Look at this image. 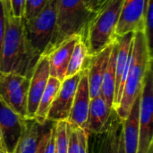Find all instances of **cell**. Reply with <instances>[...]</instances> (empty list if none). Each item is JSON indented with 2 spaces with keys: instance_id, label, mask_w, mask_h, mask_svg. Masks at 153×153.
<instances>
[{
  "instance_id": "7c38bea8",
  "label": "cell",
  "mask_w": 153,
  "mask_h": 153,
  "mask_svg": "<svg viewBox=\"0 0 153 153\" xmlns=\"http://www.w3.org/2000/svg\"><path fill=\"white\" fill-rule=\"evenodd\" d=\"M90 103L91 95L89 90L88 72L87 68H85L82 72V75L77 86V90L74 95L73 106L67 122L70 125L83 129L85 131L88 123Z\"/></svg>"
},
{
  "instance_id": "5b68a950",
  "label": "cell",
  "mask_w": 153,
  "mask_h": 153,
  "mask_svg": "<svg viewBox=\"0 0 153 153\" xmlns=\"http://www.w3.org/2000/svg\"><path fill=\"white\" fill-rule=\"evenodd\" d=\"M25 37L32 54L40 58L49 48L56 26V0H48L31 20L23 22Z\"/></svg>"
},
{
  "instance_id": "603a6c76",
  "label": "cell",
  "mask_w": 153,
  "mask_h": 153,
  "mask_svg": "<svg viewBox=\"0 0 153 153\" xmlns=\"http://www.w3.org/2000/svg\"><path fill=\"white\" fill-rule=\"evenodd\" d=\"M48 0H25L23 22H28L34 18L45 6Z\"/></svg>"
},
{
  "instance_id": "8fae6325",
  "label": "cell",
  "mask_w": 153,
  "mask_h": 153,
  "mask_svg": "<svg viewBox=\"0 0 153 153\" xmlns=\"http://www.w3.org/2000/svg\"><path fill=\"white\" fill-rule=\"evenodd\" d=\"M23 126L24 117L18 115L0 100V132L6 153H13Z\"/></svg>"
},
{
  "instance_id": "9a60e30c",
  "label": "cell",
  "mask_w": 153,
  "mask_h": 153,
  "mask_svg": "<svg viewBox=\"0 0 153 153\" xmlns=\"http://www.w3.org/2000/svg\"><path fill=\"white\" fill-rule=\"evenodd\" d=\"M49 74V65L47 56H41L39 59L33 74L30 79L28 91L27 113L28 117H33L38 108L42 93L47 86Z\"/></svg>"
},
{
  "instance_id": "ffe728a7",
  "label": "cell",
  "mask_w": 153,
  "mask_h": 153,
  "mask_svg": "<svg viewBox=\"0 0 153 153\" xmlns=\"http://www.w3.org/2000/svg\"><path fill=\"white\" fill-rule=\"evenodd\" d=\"M117 54V39L113 44V48L109 56L107 68L105 70L101 88L100 96L106 101V103L113 108L115 94H116V59Z\"/></svg>"
},
{
  "instance_id": "4316f807",
  "label": "cell",
  "mask_w": 153,
  "mask_h": 153,
  "mask_svg": "<svg viewBox=\"0 0 153 153\" xmlns=\"http://www.w3.org/2000/svg\"><path fill=\"white\" fill-rule=\"evenodd\" d=\"M106 0H83L85 6L91 13H95Z\"/></svg>"
},
{
  "instance_id": "e0dca14e",
  "label": "cell",
  "mask_w": 153,
  "mask_h": 153,
  "mask_svg": "<svg viewBox=\"0 0 153 153\" xmlns=\"http://www.w3.org/2000/svg\"><path fill=\"white\" fill-rule=\"evenodd\" d=\"M113 44L114 43L104 48L98 55L94 56H91L89 65L87 66L91 99L96 98L100 95L101 82H102L105 70L108 65V62L113 48Z\"/></svg>"
},
{
  "instance_id": "8992f818",
  "label": "cell",
  "mask_w": 153,
  "mask_h": 153,
  "mask_svg": "<svg viewBox=\"0 0 153 153\" xmlns=\"http://www.w3.org/2000/svg\"><path fill=\"white\" fill-rule=\"evenodd\" d=\"M54 121H39L35 117H24V126L13 153H44L56 127Z\"/></svg>"
},
{
  "instance_id": "3957f363",
  "label": "cell",
  "mask_w": 153,
  "mask_h": 153,
  "mask_svg": "<svg viewBox=\"0 0 153 153\" xmlns=\"http://www.w3.org/2000/svg\"><path fill=\"white\" fill-rule=\"evenodd\" d=\"M124 0H106L90 20L82 39L94 56L117 39L116 29Z\"/></svg>"
},
{
  "instance_id": "5bb4252c",
  "label": "cell",
  "mask_w": 153,
  "mask_h": 153,
  "mask_svg": "<svg viewBox=\"0 0 153 153\" xmlns=\"http://www.w3.org/2000/svg\"><path fill=\"white\" fill-rule=\"evenodd\" d=\"M134 37V32H128L123 36L117 37V54L116 59V94L113 105L114 110L117 108L121 99L123 85L131 59Z\"/></svg>"
},
{
  "instance_id": "9c48e42d",
  "label": "cell",
  "mask_w": 153,
  "mask_h": 153,
  "mask_svg": "<svg viewBox=\"0 0 153 153\" xmlns=\"http://www.w3.org/2000/svg\"><path fill=\"white\" fill-rule=\"evenodd\" d=\"M148 0H124L116 36H123L128 32H145V16Z\"/></svg>"
},
{
  "instance_id": "d6986e66",
  "label": "cell",
  "mask_w": 153,
  "mask_h": 153,
  "mask_svg": "<svg viewBox=\"0 0 153 153\" xmlns=\"http://www.w3.org/2000/svg\"><path fill=\"white\" fill-rule=\"evenodd\" d=\"M141 93L136 97L131 110L123 121V137L126 153H137L139 144V112Z\"/></svg>"
},
{
  "instance_id": "83f0119b",
  "label": "cell",
  "mask_w": 153,
  "mask_h": 153,
  "mask_svg": "<svg viewBox=\"0 0 153 153\" xmlns=\"http://www.w3.org/2000/svg\"><path fill=\"white\" fill-rule=\"evenodd\" d=\"M44 153H56V127L48 140V143L45 148Z\"/></svg>"
},
{
  "instance_id": "ac0fdd59",
  "label": "cell",
  "mask_w": 153,
  "mask_h": 153,
  "mask_svg": "<svg viewBox=\"0 0 153 153\" xmlns=\"http://www.w3.org/2000/svg\"><path fill=\"white\" fill-rule=\"evenodd\" d=\"M113 110L114 109L106 103L100 95L91 99L87 128L85 130L87 134L93 135L102 133Z\"/></svg>"
},
{
  "instance_id": "44dd1931",
  "label": "cell",
  "mask_w": 153,
  "mask_h": 153,
  "mask_svg": "<svg viewBox=\"0 0 153 153\" xmlns=\"http://www.w3.org/2000/svg\"><path fill=\"white\" fill-rule=\"evenodd\" d=\"M61 82H62L61 81H59L58 79L55 77L50 76L48 78L47 86L42 93L38 108L33 117H35L36 119L39 121H45L47 119L49 108L56 96V93L60 88Z\"/></svg>"
},
{
  "instance_id": "7a4b0ae2",
  "label": "cell",
  "mask_w": 153,
  "mask_h": 153,
  "mask_svg": "<svg viewBox=\"0 0 153 153\" xmlns=\"http://www.w3.org/2000/svg\"><path fill=\"white\" fill-rule=\"evenodd\" d=\"M152 69V54L151 43L145 32H134L131 59L123 85L121 99L115 109L121 121H124L128 116L136 97L142 92L144 79Z\"/></svg>"
},
{
  "instance_id": "2e32d148",
  "label": "cell",
  "mask_w": 153,
  "mask_h": 153,
  "mask_svg": "<svg viewBox=\"0 0 153 153\" xmlns=\"http://www.w3.org/2000/svg\"><path fill=\"white\" fill-rule=\"evenodd\" d=\"M123 128V121L113 110L110 118L102 133L95 134L98 136L95 153H117L120 134Z\"/></svg>"
},
{
  "instance_id": "52a82bcc",
  "label": "cell",
  "mask_w": 153,
  "mask_h": 153,
  "mask_svg": "<svg viewBox=\"0 0 153 153\" xmlns=\"http://www.w3.org/2000/svg\"><path fill=\"white\" fill-rule=\"evenodd\" d=\"M30 79L13 73L0 72V100L22 117H27Z\"/></svg>"
},
{
  "instance_id": "6da1fadb",
  "label": "cell",
  "mask_w": 153,
  "mask_h": 153,
  "mask_svg": "<svg viewBox=\"0 0 153 153\" xmlns=\"http://www.w3.org/2000/svg\"><path fill=\"white\" fill-rule=\"evenodd\" d=\"M5 12V30L1 50L0 72L13 73L30 79L39 58L30 51L22 18L14 17L8 0H3Z\"/></svg>"
},
{
  "instance_id": "7402d4cb",
  "label": "cell",
  "mask_w": 153,
  "mask_h": 153,
  "mask_svg": "<svg viewBox=\"0 0 153 153\" xmlns=\"http://www.w3.org/2000/svg\"><path fill=\"white\" fill-rule=\"evenodd\" d=\"M90 59H91V56H89L86 44L84 43L82 38H81L79 41L76 43L73 50V53H72V56L68 64V67L65 73V78L71 77L82 72L83 69L87 68Z\"/></svg>"
},
{
  "instance_id": "ba28073f",
  "label": "cell",
  "mask_w": 153,
  "mask_h": 153,
  "mask_svg": "<svg viewBox=\"0 0 153 153\" xmlns=\"http://www.w3.org/2000/svg\"><path fill=\"white\" fill-rule=\"evenodd\" d=\"M153 74L152 69L146 75L140 99L139 144L137 153H153Z\"/></svg>"
},
{
  "instance_id": "d4e9b609",
  "label": "cell",
  "mask_w": 153,
  "mask_h": 153,
  "mask_svg": "<svg viewBox=\"0 0 153 153\" xmlns=\"http://www.w3.org/2000/svg\"><path fill=\"white\" fill-rule=\"evenodd\" d=\"M10 11L14 17L22 18L24 13L25 0H8Z\"/></svg>"
},
{
  "instance_id": "f546056e",
  "label": "cell",
  "mask_w": 153,
  "mask_h": 153,
  "mask_svg": "<svg viewBox=\"0 0 153 153\" xmlns=\"http://www.w3.org/2000/svg\"><path fill=\"white\" fill-rule=\"evenodd\" d=\"M0 149L3 150V151H4V145H3V141H2V136H1V132H0ZM4 152H5V151H4Z\"/></svg>"
},
{
  "instance_id": "cb8c5ba5",
  "label": "cell",
  "mask_w": 153,
  "mask_h": 153,
  "mask_svg": "<svg viewBox=\"0 0 153 153\" xmlns=\"http://www.w3.org/2000/svg\"><path fill=\"white\" fill-rule=\"evenodd\" d=\"M70 132H69V147L68 153H80L79 148V142H78V135L76 127L70 125Z\"/></svg>"
},
{
  "instance_id": "30bf717a",
  "label": "cell",
  "mask_w": 153,
  "mask_h": 153,
  "mask_svg": "<svg viewBox=\"0 0 153 153\" xmlns=\"http://www.w3.org/2000/svg\"><path fill=\"white\" fill-rule=\"evenodd\" d=\"M82 72L62 81L56 96L49 108L47 119L54 122L67 121Z\"/></svg>"
},
{
  "instance_id": "f1b7e54d",
  "label": "cell",
  "mask_w": 153,
  "mask_h": 153,
  "mask_svg": "<svg viewBox=\"0 0 153 153\" xmlns=\"http://www.w3.org/2000/svg\"><path fill=\"white\" fill-rule=\"evenodd\" d=\"M117 153H126V152H125V145H124V137H123V128H122V132H121V134H120L118 152Z\"/></svg>"
},
{
  "instance_id": "1f68e13d",
  "label": "cell",
  "mask_w": 153,
  "mask_h": 153,
  "mask_svg": "<svg viewBox=\"0 0 153 153\" xmlns=\"http://www.w3.org/2000/svg\"><path fill=\"white\" fill-rule=\"evenodd\" d=\"M0 1H3V0H0Z\"/></svg>"
},
{
  "instance_id": "4dcf8cb0",
  "label": "cell",
  "mask_w": 153,
  "mask_h": 153,
  "mask_svg": "<svg viewBox=\"0 0 153 153\" xmlns=\"http://www.w3.org/2000/svg\"><path fill=\"white\" fill-rule=\"evenodd\" d=\"M0 153H6V152H5L4 151H3V150H1V149H0Z\"/></svg>"
},
{
  "instance_id": "277c9868",
  "label": "cell",
  "mask_w": 153,
  "mask_h": 153,
  "mask_svg": "<svg viewBox=\"0 0 153 153\" xmlns=\"http://www.w3.org/2000/svg\"><path fill=\"white\" fill-rule=\"evenodd\" d=\"M94 15L83 0H56V26L51 44L47 51L73 35H84L90 20Z\"/></svg>"
},
{
  "instance_id": "484cf974",
  "label": "cell",
  "mask_w": 153,
  "mask_h": 153,
  "mask_svg": "<svg viewBox=\"0 0 153 153\" xmlns=\"http://www.w3.org/2000/svg\"><path fill=\"white\" fill-rule=\"evenodd\" d=\"M5 30V12L4 1H0V58H1V50Z\"/></svg>"
},
{
  "instance_id": "4fadbf2b",
  "label": "cell",
  "mask_w": 153,
  "mask_h": 153,
  "mask_svg": "<svg viewBox=\"0 0 153 153\" xmlns=\"http://www.w3.org/2000/svg\"><path fill=\"white\" fill-rule=\"evenodd\" d=\"M81 38V35H73L43 55L48 57L50 76L55 77L61 82L65 78V73L73 50Z\"/></svg>"
}]
</instances>
